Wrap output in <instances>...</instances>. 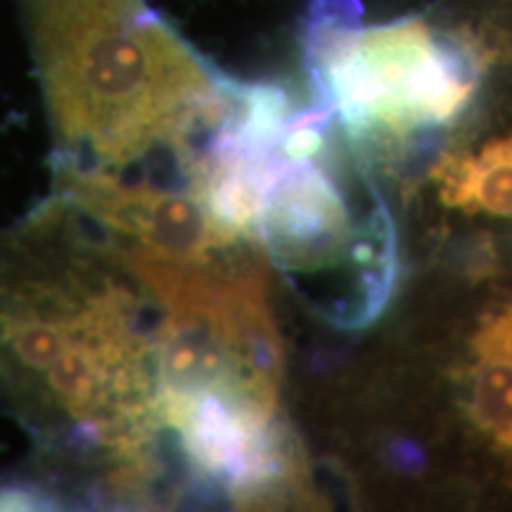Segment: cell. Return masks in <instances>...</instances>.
I'll list each match as a JSON object with an SVG mask.
<instances>
[{
    "mask_svg": "<svg viewBox=\"0 0 512 512\" xmlns=\"http://www.w3.org/2000/svg\"><path fill=\"white\" fill-rule=\"evenodd\" d=\"M162 325L136 261L62 192L0 230V408L126 498L164 477Z\"/></svg>",
    "mask_w": 512,
    "mask_h": 512,
    "instance_id": "cell-1",
    "label": "cell"
},
{
    "mask_svg": "<svg viewBox=\"0 0 512 512\" xmlns=\"http://www.w3.org/2000/svg\"><path fill=\"white\" fill-rule=\"evenodd\" d=\"M19 8L55 131V169L190 190L235 83L145 0H19Z\"/></svg>",
    "mask_w": 512,
    "mask_h": 512,
    "instance_id": "cell-2",
    "label": "cell"
},
{
    "mask_svg": "<svg viewBox=\"0 0 512 512\" xmlns=\"http://www.w3.org/2000/svg\"><path fill=\"white\" fill-rule=\"evenodd\" d=\"M358 17V0H311L304 34L316 100L351 145L403 143L470 105L479 79L472 43L437 36L422 19L361 29Z\"/></svg>",
    "mask_w": 512,
    "mask_h": 512,
    "instance_id": "cell-3",
    "label": "cell"
},
{
    "mask_svg": "<svg viewBox=\"0 0 512 512\" xmlns=\"http://www.w3.org/2000/svg\"><path fill=\"white\" fill-rule=\"evenodd\" d=\"M382 219L387 216H377L361 235L328 164L320 157L290 159L280 150L254 226V242L280 271L316 275L347 259L354 261L358 242Z\"/></svg>",
    "mask_w": 512,
    "mask_h": 512,
    "instance_id": "cell-4",
    "label": "cell"
},
{
    "mask_svg": "<svg viewBox=\"0 0 512 512\" xmlns=\"http://www.w3.org/2000/svg\"><path fill=\"white\" fill-rule=\"evenodd\" d=\"M434 176L448 207L512 219V133L489 140L475 155L444 157Z\"/></svg>",
    "mask_w": 512,
    "mask_h": 512,
    "instance_id": "cell-5",
    "label": "cell"
},
{
    "mask_svg": "<svg viewBox=\"0 0 512 512\" xmlns=\"http://www.w3.org/2000/svg\"><path fill=\"white\" fill-rule=\"evenodd\" d=\"M472 418L496 446L512 451V351L482 335L475 337Z\"/></svg>",
    "mask_w": 512,
    "mask_h": 512,
    "instance_id": "cell-6",
    "label": "cell"
},
{
    "mask_svg": "<svg viewBox=\"0 0 512 512\" xmlns=\"http://www.w3.org/2000/svg\"><path fill=\"white\" fill-rule=\"evenodd\" d=\"M57 496L41 484H0V510H53Z\"/></svg>",
    "mask_w": 512,
    "mask_h": 512,
    "instance_id": "cell-7",
    "label": "cell"
},
{
    "mask_svg": "<svg viewBox=\"0 0 512 512\" xmlns=\"http://www.w3.org/2000/svg\"><path fill=\"white\" fill-rule=\"evenodd\" d=\"M477 335L491 339V342L503 344V347H508L512 351V309L503 311L501 316L491 318Z\"/></svg>",
    "mask_w": 512,
    "mask_h": 512,
    "instance_id": "cell-8",
    "label": "cell"
}]
</instances>
